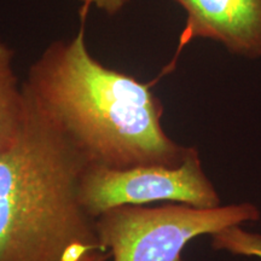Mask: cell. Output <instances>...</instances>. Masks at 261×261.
<instances>
[{"mask_svg":"<svg viewBox=\"0 0 261 261\" xmlns=\"http://www.w3.org/2000/svg\"><path fill=\"white\" fill-rule=\"evenodd\" d=\"M23 91L89 165L179 166L191 149L165 132L163 106L151 84L96 60L84 27L45 48L29 68Z\"/></svg>","mask_w":261,"mask_h":261,"instance_id":"6da1fadb","label":"cell"},{"mask_svg":"<svg viewBox=\"0 0 261 261\" xmlns=\"http://www.w3.org/2000/svg\"><path fill=\"white\" fill-rule=\"evenodd\" d=\"M87 165L27 99L17 139L0 151V261H77L104 252L80 201Z\"/></svg>","mask_w":261,"mask_h":261,"instance_id":"7a4b0ae2","label":"cell"},{"mask_svg":"<svg viewBox=\"0 0 261 261\" xmlns=\"http://www.w3.org/2000/svg\"><path fill=\"white\" fill-rule=\"evenodd\" d=\"M259 219L253 203L197 208L175 202L113 208L97 218L96 230L114 261H184L182 250L194 238Z\"/></svg>","mask_w":261,"mask_h":261,"instance_id":"3957f363","label":"cell"},{"mask_svg":"<svg viewBox=\"0 0 261 261\" xmlns=\"http://www.w3.org/2000/svg\"><path fill=\"white\" fill-rule=\"evenodd\" d=\"M79 195L81 204L93 219L116 207L148 205L160 201L197 208L221 205L219 195L194 148L179 166L112 168L87 165L81 175Z\"/></svg>","mask_w":261,"mask_h":261,"instance_id":"277c9868","label":"cell"},{"mask_svg":"<svg viewBox=\"0 0 261 261\" xmlns=\"http://www.w3.org/2000/svg\"><path fill=\"white\" fill-rule=\"evenodd\" d=\"M187 12L177 54L162 74L174 67L182 48L195 39L223 44L231 54L261 56V0H174Z\"/></svg>","mask_w":261,"mask_h":261,"instance_id":"5b68a950","label":"cell"},{"mask_svg":"<svg viewBox=\"0 0 261 261\" xmlns=\"http://www.w3.org/2000/svg\"><path fill=\"white\" fill-rule=\"evenodd\" d=\"M14 55L0 40V151L16 142L27 115V99L14 70Z\"/></svg>","mask_w":261,"mask_h":261,"instance_id":"8992f818","label":"cell"},{"mask_svg":"<svg viewBox=\"0 0 261 261\" xmlns=\"http://www.w3.org/2000/svg\"><path fill=\"white\" fill-rule=\"evenodd\" d=\"M211 237L212 248L215 250L261 259V233L250 232L241 227V225H233L211 234Z\"/></svg>","mask_w":261,"mask_h":261,"instance_id":"52a82bcc","label":"cell"},{"mask_svg":"<svg viewBox=\"0 0 261 261\" xmlns=\"http://www.w3.org/2000/svg\"><path fill=\"white\" fill-rule=\"evenodd\" d=\"M79 2L83 4V11L85 14L91 6H93L104 14L114 16L121 12L132 0H79Z\"/></svg>","mask_w":261,"mask_h":261,"instance_id":"ba28073f","label":"cell"},{"mask_svg":"<svg viewBox=\"0 0 261 261\" xmlns=\"http://www.w3.org/2000/svg\"><path fill=\"white\" fill-rule=\"evenodd\" d=\"M109 256H110L109 252L96 250V252H91L89 254H86V255H84L80 260L77 261H107Z\"/></svg>","mask_w":261,"mask_h":261,"instance_id":"9c48e42d","label":"cell"}]
</instances>
